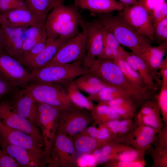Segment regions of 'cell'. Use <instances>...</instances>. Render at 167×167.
<instances>
[{"mask_svg":"<svg viewBox=\"0 0 167 167\" xmlns=\"http://www.w3.org/2000/svg\"><path fill=\"white\" fill-rule=\"evenodd\" d=\"M88 73L119 89L126 95L138 107L152 98L156 92L140 89L124 75L118 66L111 59L96 58L88 68Z\"/></svg>","mask_w":167,"mask_h":167,"instance_id":"cell-1","label":"cell"},{"mask_svg":"<svg viewBox=\"0 0 167 167\" xmlns=\"http://www.w3.org/2000/svg\"><path fill=\"white\" fill-rule=\"evenodd\" d=\"M78 8L74 5L66 6L61 2H56L45 22L47 39L53 40L60 36L70 39L78 34L82 17Z\"/></svg>","mask_w":167,"mask_h":167,"instance_id":"cell-2","label":"cell"},{"mask_svg":"<svg viewBox=\"0 0 167 167\" xmlns=\"http://www.w3.org/2000/svg\"><path fill=\"white\" fill-rule=\"evenodd\" d=\"M98 20L115 37L120 45L135 53L142 46L152 41L138 33L123 18L121 15L99 14Z\"/></svg>","mask_w":167,"mask_h":167,"instance_id":"cell-3","label":"cell"},{"mask_svg":"<svg viewBox=\"0 0 167 167\" xmlns=\"http://www.w3.org/2000/svg\"><path fill=\"white\" fill-rule=\"evenodd\" d=\"M36 83H58L64 87L77 77L88 73V69L82 65V61L45 66L30 71Z\"/></svg>","mask_w":167,"mask_h":167,"instance_id":"cell-4","label":"cell"},{"mask_svg":"<svg viewBox=\"0 0 167 167\" xmlns=\"http://www.w3.org/2000/svg\"><path fill=\"white\" fill-rule=\"evenodd\" d=\"M27 87L36 102L57 107L79 108L71 101L65 87L60 84L35 82Z\"/></svg>","mask_w":167,"mask_h":167,"instance_id":"cell-5","label":"cell"},{"mask_svg":"<svg viewBox=\"0 0 167 167\" xmlns=\"http://www.w3.org/2000/svg\"><path fill=\"white\" fill-rule=\"evenodd\" d=\"M76 152L72 138L56 132L51 144L48 166L77 167Z\"/></svg>","mask_w":167,"mask_h":167,"instance_id":"cell-6","label":"cell"},{"mask_svg":"<svg viewBox=\"0 0 167 167\" xmlns=\"http://www.w3.org/2000/svg\"><path fill=\"white\" fill-rule=\"evenodd\" d=\"M79 27L84 33L87 41L86 51L82 61V65L88 69L92 61L101 53L104 47V27L98 19L86 22L82 18Z\"/></svg>","mask_w":167,"mask_h":167,"instance_id":"cell-7","label":"cell"},{"mask_svg":"<svg viewBox=\"0 0 167 167\" xmlns=\"http://www.w3.org/2000/svg\"><path fill=\"white\" fill-rule=\"evenodd\" d=\"M92 121L90 113L86 110L65 107L59 115L56 132L72 138L83 131Z\"/></svg>","mask_w":167,"mask_h":167,"instance_id":"cell-8","label":"cell"},{"mask_svg":"<svg viewBox=\"0 0 167 167\" xmlns=\"http://www.w3.org/2000/svg\"><path fill=\"white\" fill-rule=\"evenodd\" d=\"M36 104L38 116V127L41 129L45 143V152L48 160L51 144L57 128L59 116L64 107L54 106L36 101Z\"/></svg>","mask_w":167,"mask_h":167,"instance_id":"cell-9","label":"cell"},{"mask_svg":"<svg viewBox=\"0 0 167 167\" xmlns=\"http://www.w3.org/2000/svg\"><path fill=\"white\" fill-rule=\"evenodd\" d=\"M0 76L15 88H25L33 82L30 72L16 58L0 50Z\"/></svg>","mask_w":167,"mask_h":167,"instance_id":"cell-10","label":"cell"},{"mask_svg":"<svg viewBox=\"0 0 167 167\" xmlns=\"http://www.w3.org/2000/svg\"><path fill=\"white\" fill-rule=\"evenodd\" d=\"M0 121L9 127L34 137L45 147L43 138L37 127L17 113L8 99L0 101Z\"/></svg>","mask_w":167,"mask_h":167,"instance_id":"cell-11","label":"cell"},{"mask_svg":"<svg viewBox=\"0 0 167 167\" xmlns=\"http://www.w3.org/2000/svg\"><path fill=\"white\" fill-rule=\"evenodd\" d=\"M121 14L124 19L136 31L151 41H154L153 22L146 8L139 2L124 7Z\"/></svg>","mask_w":167,"mask_h":167,"instance_id":"cell-12","label":"cell"},{"mask_svg":"<svg viewBox=\"0 0 167 167\" xmlns=\"http://www.w3.org/2000/svg\"><path fill=\"white\" fill-rule=\"evenodd\" d=\"M86 45L84 33L82 31L79 32L66 42L53 58L45 66L82 61L86 53Z\"/></svg>","mask_w":167,"mask_h":167,"instance_id":"cell-13","label":"cell"},{"mask_svg":"<svg viewBox=\"0 0 167 167\" xmlns=\"http://www.w3.org/2000/svg\"><path fill=\"white\" fill-rule=\"evenodd\" d=\"M0 140L31 151L47 162L45 147L34 137L9 127L0 121Z\"/></svg>","mask_w":167,"mask_h":167,"instance_id":"cell-14","label":"cell"},{"mask_svg":"<svg viewBox=\"0 0 167 167\" xmlns=\"http://www.w3.org/2000/svg\"><path fill=\"white\" fill-rule=\"evenodd\" d=\"M8 99L15 110L32 124L38 127L36 101L27 87L15 89Z\"/></svg>","mask_w":167,"mask_h":167,"instance_id":"cell-15","label":"cell"},{"mask_svg":"<svg viewBox=\"0 0 167 167\" xmlns=\"http://www.w3.org/2000/svg\"><path fill=\"white\" fill-rule=\"evenodd\" d=\"M46 18L38 16L28 8H19L0 13V24L10 28L24 29L45 24Z\"/></svg>","mask_w":167,"mask_h":167,"instance_id":"cell-16","label":"cell"},{"mask_svg":"<svg viewBox=\"0 0 167 167\" xmlns=\"http://www.w3.org/2000/svg\"><path fill=\"white\" fill-rule=\"evenodd\" d=\"M121 55L139 74L146 88L156 92L162 83L160 73L152 71L140 57L132 52H128L123 49Z\"/></svg>","mask_w":167,"mask_h":167,"instance_id":"cell-17","label":"cell"},{"mask_svg":"<svg viewBox=\"0 0 167 167\" xmlns=\"http://www.w3.org/2000/svg\"><path fill=\"white\" fill-rule=\"evenodd\" d=\"M135 123L131 131L116 139L115 141L125 143L126 145L137 149L145 151L152 143L158 131L149 126Z\"/></svg>","mask_w":167,"mask_h":167,"instance_id":"cell-18","label":"cell"},{"mask_svg":"<svg viewBox=\"0 0 167 167\" xmlns=\"http://www.w3.org/2000/svg\"><path fill=\"white\" fill-rule=\"evenodd\" d=\"M0 147L19 165L24 167H45L47 164L29 150L0 140Z\"/></svg>","mask_w":167,"mask_h":167,"instance_id":"cell-19","label":"cell"},{"mask_svg":"<svg viewBox=\"0 0 167 167\" xmlns=\"http://www.w3.org/2000/svg\"><path fill=\"white\" fill-rule=\"evenodd\" d=\"M24 29L3 26L0 28L3 51L18 60L23 56Z\"/></svg>","mask_w":167,"mask_h":167,"instance_id":"cell-20","label":"cell"},{"mask_svg":"<svg viewBox=\"0 0 167 167\" xmlns=\"http://www.w3.org/2000/svg\"><path fill=\"white\" fill-rule=\"evenodd\" d=\"M155 96L152 98L146 101L142 105L139 112L135 115V123L149 126L159 132L163 127L164 124L162 122Z\"/></svg>","mask_w":167,"mask_h":167,"instance_id":"cell-21","label":"cell"},{"mask_svg":"<svg viewBox=\"0 0 167 167\" xmlns=\"http://www.w3.org/2000/svg\"><path fill=\"white\" fill-rule=\"evenodd\" d=\"M69 39L62 36L53 40L47 39L46 46L41 53L21 63L30 70L44 66L53 58L62 45Z\"/></svg>","mask_w":167,"mask_h":167,"instance_id":"cell-22","label":"cell"},{"mask_svg":"<svg viewBox=\"0 0 167 167\" xmlns=\"http://www.w3.org/2000/svg\"><path fill=\"white\" fill-rule=\"evenodd\" d=\"M167 42L161 43L157 46L146 44L135 53L140 57L152 71L157 72L167 51Z\"/></svg>","mask_w":167,"mask_h":167,"instance_id":"cell-23","label":"cell"},{"mask_svg":"<svg viewBox=\"0 0 167 167\" xmlns=\"http://www.w3.org/2000/svg\"><path fill=\"white\" fill-rule=\"evenodd\" d=\"M74 5L78 8L99 14L122 11L124 7L117 0H74Z\"/></svg>","mask_w":167,"mask_h":167,"instance_id":"cell-24","label":"cell"},{"mask_svg":"<svg viewBox=\"0 0 167 167\" xmlns=\"http://www.w3.org/2000/svg\"><path fill=\"white\" fill-rule=\"evenodd\" d=\"M74 82L80 91L85 92L89 95L97 93L104 88L112 86L88 73L77 77Z\"/></svg>","mask_w":167,"mask_h":167,"instance_id":"cell-25","label":"cell"},{"mask_svg":"<svg viewBox=\"0 0 167 167\" xmlns=\"http://www.w3.org/2000/svg\"><path fill=\"white\" fill-rule=\"evenodd\" d=\"M100 102L106 104L113 109L121 119H132L135 116L138 108L131 99L126 97H119Z\"/></svg>","mask_w":167,"mask_h":167,"instance_id":"cell-26","label":"cell"},{"mask_svg":"<svg viewBox=\"0 0 167 167\" xmlns=\"http://www.w3.org/2000/svg\"><path fill=\"white\" fill-rule=\"evenodd\" d=\"M71 138L76 151L83 153H92L111 141L98 139L81 133Z\"/></svg>","mask_w":167,"mask_h":167,"instance_id":"cell-27","label":"cell"},{"mask_svg":"<svg viewBox=\"0 0 167 167\" xmlns=\"http://www.w3.org/2000/svg\"><path fill=\"white\" fill-rule=\"evenodd\" d=\"M104 47L97 58L113 60L121 54L123 49L114 35L104 27Z\"/></svg>","mask_w":167,"mask_h":167,"instance_id":"cell-28","label":"cell"},{"mask_svg":"<svg viewBox=\"0 0 167 167\" xmlns=\"http://www.w3.org/2000/svg\"><path fill=\"white\" fill-rule=\"evenodd\" d=\"M129 147L113 140L90 153L94 155L98 163H103L112 160L116 154Z\"/></svg>","mask_w":167,"mask_h":167,"instance_id":"cell-29","label":"cell"},{"mask_svg":"<svg viewBox=\"0 0 167 167\" xmlns=\"http://www.w3.org/2000/svg\"><path fill=\"white\" fill-rule=\"evenodd\" d=\"M112 60L118 66L126 77L135 86L143 90L152 91L146 88L143 80L139 74L121 55L118 56Z\"/></svg>","mask_w":167,"mask_h":167,"instance_id":"cell-30","label":"cell"},{"mask_svg":"<svg viewBox=\"0 0 167 167\" xmlns=\"http://www.w3.org/2000/svg\"><path fill=\"white\" fill-rule=\"evenodd\" d=\"M67 96L72 103L78 108L91 111L94 105L80 92L74 81L65 87Z\"/></svg>","mask_w":167,"mask_h":167,"instance_id":"cell-31","label":"cell"},{"mask_svg":"<svg viewBox=\"0 0 167 167\" xmlns=\"http://www.w3.org/2000/svg\"><path fill=\"white\" fill-rule=\"evenodd\" d=\"M90 112L94 123H105L113 120L121 119L113 109L102 102L94 106Z\"/></svg>","mask_w":167,"mask_h":167,"instance_id":"cell-32","label":"cell"},{"mask_svg":"<svg viewBox=\"0 0 167 167\" xmlns=\"http://www.w3.org/2000/svg\"><path fill=\"white\" fill-rule=\"evenodd\" d=\"M47 36L45 24L30 27L23 39L22 52L23 55L29 50L42 37Z\"/></svg>","mask_w":167,"mask_h":167,"instance_id":"cell-33","label":"cell"},{"mask_svg":"<svg viewBox=\"0 0 167 167\" xmlns=\"http://www.w3.org/2000/svg\"><path fill=\"white\" fill-rule=\"evenodd\" d=\"M114 139L129 133L134 128L135 123L131 119H117L104 123Z\"/></svg>","mask_w":167,"mask_h":167,"instance_id":"cell-34","label":"cell"},{"mask_svg":"<svg viewBox=\"0 0 167 167\" xmlns=\"http://www.w3.org/2000/svg\"><path fill=\"white\" fill-rule=\"evenodd\" d=\"M119 97L130 98L125 93L112 86L106 87L97 93L90 95L87 97L90 101H96L99 102L108 101Z\"/></svg>","mask_w":167,"mask_h":167,"instance_id":"cell-35","label":"cell"},{"mask_svg":"<svg viewBox=\"0 0 167 167\" xmlns=\"http://www.w3.org/2000/svg\"><path fill=\"white\" fill-rule=\"evenodd\" d=\"M28 8L38 16L46 18L55 4V0H24Z\"/></svg>","mask_w":167,"mask_h":167,"instance_id":"cell-36","label":"cell"},{"mask_svg":"<svg viewBox=\"0 0 167 167\" xmlns=\"http://www.w3.org/2000/svg\"><path fill=\"white\" fill-rule=\"evenodd\" d=\"M92 126L87 127L79 133L88 135L98 139L111 141L114 138L105 123H95Z\"/></svg>","mask_w":167,"mask_h":167,"instance_id":"cell-37","label":"cell"},{"mask_svg":"<svg viewBox=\"0 0 167 167\" xmlns=\"http://www.w3.org/2000/svg\"><path fill=\"white\" fill-rule=\"evenodd\" d=\"M145 151L130 147L116 154L112 160L123 161H132L144 160Z\"/></svg>","mask_w":167,"mask_h":167,"instance_id":"cell-38","label":"cell"},{"mask_svg":"<svg viewBox=\"0 0 167 167\" xmlns=\"http://www.w3.org/2000/svg\"><path fill=\"white\" fill-rule=\"evenodd\" d=\"M155 96L164 124L167 123V83H162L160 90Z\"/></svg>","mask_w":167,"mask_h":167,"instance_id":"cell-39","label":"cell"},{"mask_svg":"<svg viewBox=\"0 0 167 167\" xmlns=\"http://www.w3.org/2000/svg\"><path fill=\"white\" fill-rule=\"evenodd\" d=\"M154 39L158 44L167 41V18L153 23Z\"/></svg>","mask_w":167,"mask_h":167,"instance_id":"cell-40","label":"cell"},{"mask_svg":"<svg viewBox=\"0 0 167 167\" xmlns=\"http://www.w3.org/2000/svg\"><path fill=\"white\" fill-rule=\"evenodd\" d=\"M47 38V36L42 37L29 50L24 54L18 61L22 63L39 54L45 46Z\"/></svg>","mask_w":167,"mask_h":167,"instance_id":"cell-41","label":"cell"},{"mask_svg":"<svg viewBox=\"0 0 167 167\" xmlns=\"http://www.w3.org/2000/svg\"><path fill=\"white\" fill-rule=\"evenodd\" d=\"M152 153L154 166L167 167V147H156Z\"/></svg>","mask_w":167,"mask_h":167,"instance_id":"cell-42","label":"cell"},{"mask_svg":"<svg viewBox=\"0 0 167 167\" xmlns=\"http://www.w3.org/2000/svg\"><path fill=\"white\" fill-rule=\"evenodd\" d=\"M19 8H28L24 0H0V13Z\"/></svg>","mask_w":167,"mask_h":167,"instance_id":"cell-43","label":"cell"},{"mask_svg":"<svg viewBox=\"0 0 167 167\" xmlns=\"http://www.w3.org/2000/svg\"><path fill=\"white\" fill-rule=\"evenodd\" d=\"M105 163L107 166L114 167H143L145 165L144 160L132 161H120L112 160Z\"/></svg>","mask_w":167,"mask_h":167,"instance_id":"cell-44","label":"cell"},{"mask_svg":"<svg viewBox=\"0 0 167 167\" xmlns=\"http://www.w3.org/2000/svg\"><path fill=\"white\" fill-rule=\"evenodd\" d=\"M97 164L96 159L92 153H84L76 159L77 167H94Z\"/></svg>","mask_w":167,"mask_h":167,"instance_id":"cell-45","label":"cell"},{"mask_svg":"<svg viewBox=\"0 0 167 167\" xmlns=\"http://www.w3.org/2000/svg\"><path fill=\"white\" fill-rule=\"evenodd\" d=\"M153 23L161 21L167 18V3L165 2L158 5L150 14Z\"/></svg>","mask_w":167,"mask_h":167,"instance_id":"cell-46","label":"cell"},{"mask_svg":"<svg viewBox=\"0 0 167 167\" xmlns=\"http://www.w3.org/2000/svg\"><path fill=\"white\" fill-rule=\"evenodd\" d=\"M0 167H20L13 158L6 154L0 147Z\"/></svg>","mask_w":167,"mask_h":167,"instance_id":"cell-47","label":"cell"},{"mask_svg":"<svg viewBox=\"0 0 167 167\" xmlns=\"http://www.w3.org/2000/svg\"><path fill=\"white\" fill-rule=\"evenodd\" d=\"M15 88L0 76V99L11 93Z\"/></svg>","mask_w":167,"mask_h":167,"instance_id":"cell-48","label":"cell"},{"mask_svg":"<svg viewBox=\"0 0 167 167\" xmlns=\"http://www.w3.org/2000/svg\"><path fill=\"white\" fill-rule=\"evenodd\" d=\"M165 0H141L139 2L147 10L150 15L153 10Z\"/></svg>","mask_w":167,"mask_h":167,"instance_id":"cell-49","label":"cell"},{"mask_svg":"<svg viewBox=\"0 0 167 167\" xmlns=\"http://www.w3.org/2000/svg\"><path fill=\"white\" fill-rule=\"evenodd\" d=\"M162 83H167V58H164L159 68Z\"/></svg>","mask_w":167,"mask_h":167,"instance_id":"cell-50","label":"cell"},{"mask_svg":"<svg viewBox=\"0 0 167 167\" xmlns=\"http://www.w3.org/2000/svg\"><path fill=\"white\" fill-rule=\"evenodd\" d=\"M118 1L121 2L124 7L135 5L139 2L137 0H118Z\"/></svg>","mask_w":167,"mask_h":167,"instance_id":"cell-51","label":"cell"},{"mask_svg":"<svg viewBox=\"0 0 167 167\" xmlns=\"http://www.w3.org/2000/svg\"><path fill=\"white\" fill-rule=\"evenodd\" d=\"M0 50H3L2 48V36L0 31Z\"/></svg>","mask_w":167,"mask_h":167,"instance_id":"cell-52","label":"cell"},{"mask_svg":"<svg viewBox=\"0 0 167 167\" xmlns=\"http://www.w3.org/2000/svg\"><path fill=\"white\" fill-rule=\"evenodd\" d=\"M63 0H55V3L58 2H62Z\"/></svg>","mask_w":167,"mask_h":167,"instance_id":"cell-53","label":"cell"},{"mask_svg":"<svg viewBox=\"0 0 167 167\" xmlns=\"http://www.w3.org/2000/svg\"><path fill=\"white\" fill-rule=\"evenodd\" d=\"M137 0L139 2L140 1H141V0Z\"/></svg>","mask_w":167,"mask_h":167,"instance_id":"cell-54","label":"cell"}]
</instances>
